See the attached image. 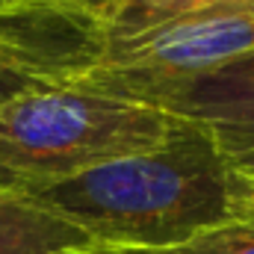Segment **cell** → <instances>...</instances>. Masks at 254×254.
Masks as SVG:
<instances>
[{
	"mask_svg": "<svg viewBox=\"0 0 254 254\" xmlns=\"http://www.w3.org/2000/svg\"><path fill=\"white\" fill-rule=\"evenodd\" d=\"M252 163H254V160H252Z\"/></svg>",
	"mask_w": 254,
	"mask_h": 254,
	"instance_id": "9a60e30c",
	"label": "cell"
},
{
	"mask_svg": "<svg viewBox=\"0 0 254 254\" xmlns=\"http://www.w3.org/2000/svg\"><path fill=\"white\" fill-rule=\"evenodd\" d=\"M240 3L243 0H110L101 15V33H136L195 12Z\"/></svg>",
	"mask_w": 254,
	"mask_h": 254,
	"instance_id": "8992f818",
	"label": "cell"
},
{
	"mask_svg": "<svg viewBox=\"0 0 254 254\" xmlns=\"http://www.w3.org/2000/svg\"><path fill=\"white\" fill-rule=\"evenodd\" d=\"M181 119L122 98L51 86L0 107V184L33 190L169 142Z\"/></svg>",
	"mask_w": 254,
	"mask_h": 254,
	"instance_id": "7a4b0ae2",
	"label": "cell"
},
{
	"mask_svg": "<svg viewBox=\"0 0 254 254\" xmlns=\"http://www.w3.org/2000/svg\"><path fill=\"white\" fill-rule=\"evenodd\" d=\"M237 163H240V160H237Z\"/></svg>",
	"mask_w": 254,
	"mask_h": 254,
	"instance_id": "5bb4252c",
	"label": "cell"
},
{
	"mask_svg": "<svg viewBox=\"0 0 254 254\" xmlns=\"http://www.w3.org/2000/svg\"><path fill=\"white\" fill-rule=\"evenodd\" d=\"M151 107L201 127L222 154L234 160L254 157V54L216 71L166 89Z\"/></svg>",
	"mask_w": 254,
	"mask_h": 254,
	"instance_id": "277c9868",
	"label": "cell"
},
{
	"mask_svg": "<svg viewBox=\"0 0 254 254\" xmlns=\"http://www.w3.org/2000/svg\"><path fill=\"white\" fill-rule=\"evenodd\" d=\"M51 86H60V83L0 24V107L21 95L42 92Z\"/></svg>",
	"mask_w": 254,
	"mask_h": 254,
	"instance_id": "ba28073f",
	"label": "cell"
},
{
	"mask_svg": "<svg viewBox=\"0 0 254 254\" xmlns=\"http://www.w3.org/2000/svg\"><path fill=\"white\" fill-rule=\"evenodd\" d=\"M254 54V15L219 6L136 33H101L95 60L63 86L148 104L172 86Z\"/></svg>",
	"mask_w": 254,
	"mask_h": 254,
	"instance_id": "3957f363",
	"label": "cell"
},
{
	"mask_svg": "<svg viewBox=\"0 0 254 254\" xmlns=\"http://www.w3.org/2000/svg\"><path fill=\"white\" fill-rule=\"evenodd\" d=\"M89 246L86 234L21 187L0 184V254H57Z\"/></svg>",
	"mask_w": 254,
	"mask_h": 254,
	"instance_id": "5b68a950",
	"label": "cell"
},
{
	"mask_svg": "<svg viewBox=\"0 0 254 254\" xmlns=\"http://www.w3.org/2000/svg\"><path fill=\"white\" fill-rule=\"evenodd\" d=\"M57 254H113L107 252V249H101V246H77V249H65V252H57Z\"/></svg>",
	"mask_w": 254,
	"mask_h": 254,
	"instance_id": "8fae6325",
	"label": "cell"
},
{
	"mask_svg": "<svg viewBox=\"0 0 254 254\" xmlns=\"http://www.w3.org/2000/svg\"><path fill=\"white\" fill-rule=\"evenodd\" d=\"M42 3H63V6H80V9H92L98 15H104L110 0H42Z\"/></svg>",
	"mask_w": 254,
	"mask_h": 254,
	"instance_id": "30bf717a",
	"label": "cell"
},
{
	"mask_svg": "<svg viewBox=\"0 0 254 254\" xmlns=\"http://www.w3.org/2000/svg\"><path fill=\"white\" fill-rule=\"evenodd\" d=\"M101 249H169L234 216L231 160L201 127L27 190Z\"/></svg>",
	"mask_w": 254,
	"mask_h": 254,
	"instance_id": "6da1fadb",
	"label": "cell"
},
{
	"mask_svg": "<svg viewBox=\"0 0 254 254\" xmlns=\"http://www.w3.org/2000/svg\"><path fill=\"white\" fill-rule=\"evenodd\" d=\"M240 6H246V9H249V12H252V15H254V0H243Z\"/></svg>",
	"mask_w": 254,
	"mask_h": 254,
	"instance_id": "7c38bea8",
	"label": "cell"
},
{
	"mask_svg": "<svg viewBox=\"0 0 254 254\" xmlns=\"http://www.w3.org/2000/svg\"><path fill=\"white\" fill-rule=\"evenodd\" d=\"M231 175H234V207L254 210V163L252 160L231 163Z\"/></svg>",
	"mask_w": 254,
	"mask_h": 254,
	"instance_id": "9c48e42d",
	"label": "cell"
},
{
	"mask_svg": "<svg viewBox=\"0 0 254 254\" xmlns=\"http://www.w3.org/2000/svg\"><path fill=\"white\" fill-rule=\"evenodd\" d=\"M252 160H254V157H252ZM234 163H237V160H234Z\"/></svg>",
	"mask_w": 254,
	"mask_h": 254,
	"instance_id": "4fadbf2b",
	"label": "cell"
},
{
	"mask_svg": "<svg viewBox=\"0 0 254 254\" xmlns=\"http://www.w3.org/2000/svg\"><path fill=\"white\" fill-rule=\"evenodd\" d=\"M113 254H254V210L234 207V216L198 231L169 249H107Z\"/></svg>",
	"mask_w": 254,
	"mask_h": 254,
	"instance_id": "52a82bcc",
	"label": "cell"
}]
</instances>
